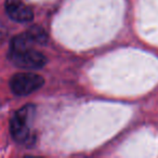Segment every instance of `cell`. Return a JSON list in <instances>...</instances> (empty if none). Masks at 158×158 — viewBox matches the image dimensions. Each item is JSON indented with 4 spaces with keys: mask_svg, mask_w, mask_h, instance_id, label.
Segmentation results:
<instances>
[{
    "mask_svg": "<svg viewBox=\"0 0 158 158\" xmlns=\"http://www.w3.org/2000/svg\"><path fill=\"white\" fill-rule=\"evenodd\" d=\"M36 107L33 104H27L14 113L10 120V132L14 140L22 144H29L34 142L31 126L35 118Z\"/></svg>",
    "mask_w": 158,
    "mask_h": 158,
    "instance_id": "6da1fadb",
    "label": "cell"
},
{
    "mask_svg": "<svg viewBox=\"0 0 158 158\" xmlns=\"http://www.w3.org/2000/svg\"><path fill=\"white\" fill-rule=\"evenodd\" d=\"M5 8L8 16L14 22H29L34 18L31 9L24 2H22L21 0H7Z\"/></svg>",
    "mask_w": 158,
    "mask_h": 158,
    "instance_id": "277c9868",
    "label": "cell"
},
{
    "mask_svg": "<svg viewBox=\"0 0 158 158\" xmlns=\"http://www.w3.org/2000/svg\"><path fill=\"white\" fill-rule=\"evenodd\" d=\"M8 57L16 67L23 69H39L47 63V57L41 52L31 48L21 50L10 49Z\"/></svg>",
    "mask_w": 158,
    "mask_h": 158,
    "instance_id": "3957f363",
    "label": "cell"
},
{
    "mask_svg": "<svg viewBox=\"0 0 158 158\" xmlns=\"http://www.w3.org/2000/svg\"><path fill=\"white\" fill-rule=\"evenodd\" d=\"M26 33L28 34L29 38L34 42V44L42 46V44H46L48 41V34L40 26H31Z\"/></svg>",
    "mask_w": 158,
    "mask_h": 158,
    "instance_id": "5b68a950",
    "label": "cell"
},
{
    "mask_svg": "<svg viewBox=\"0 0 158 158\" xmlns=\"http://www.w3.org/2000/svg\"><path fill=\"white\" fill-rule=\"evenodd\" d=\"M44 84L42 76L36 73H18L10 79V89L15 95L24 97L39 90Z\"/></svg>",
    "mask_w": 158,
    "mask_h": 158,
    "instance_id": "7a4b0ae2",
    "label": "cell"
}]
</instances>
